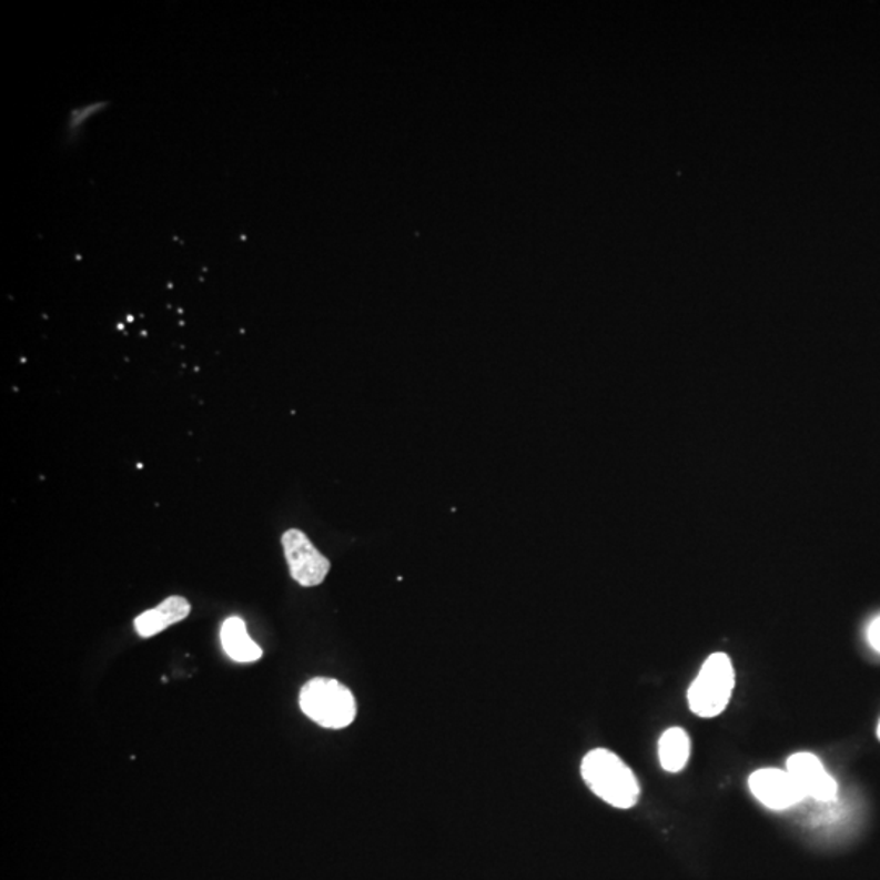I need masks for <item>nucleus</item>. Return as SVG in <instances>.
I'll return each mask as SVG.
<instances>
[{
  "instance_id": "9",
  "label": "nucleus",
  "mask_w": 880,
  "mask_h": 880,
  "mask_svg": "<svg viewBox=\"0 0 880 880\" xmlns=\"http://www.w3.org/2000/svg\"><path fill=\"white\" fill-rule=\"evenodd\" d=\"M691 742L681 727H670L659 740V760L664 770L680 773L690 760Z\"/></svg>"
},
{
  "instance_id": "4",
  "label": "nucleus",
  "mask_w": 880,
  "mask_h": 880,
  "mask_svg": "<svg viewBox=\"0 0 880 880\" xmlns=\"http://www.w3.org/2000/svg\"><path fill=\"white\" fill-rule=\"evenodd\" d=\"M281 544H283L291 577L295 583L301 584L302 587H315L320 586L328 576L332 565L313 546L311 538L304 532L299 528L284 532Z\"/></svg>"
},
{
  "instance_id": "6",
  "label": "nucleus",
  "mask_w": 880,
  "mask_h": 880,
  "mask_svg": "<svg viewBox=\"0 0 880 880\" xmlns=\"http://www.w3.org/2000/svg\"><path fill=\"white\" fill-rule=\"evenodd\" d=\"M786 771L795 778L806 798H812L819 802H831L837 799V781L816 755L809 753V751L791 755L786 763Z\"/></svg>"
},
{
  "instance_id": "3",
  "label": "nucleus",
  "mask_w": 880,
  "mask_h": 880,
  "mask_svg": "<svg viewBox=\"0 0 880 880\" xmlns=\"http://www.w3.org/2000/svg\"><path fill=\"white\" fill-rule=\"evenodd\" d=\"M734 687L732 660L727 654H711L688 688V706L699 718H716L729 705Z\"/></svg>"
},
{
  "instance_id": "7",
  "label": "nucleus",
  "mask_w": 880,
  "mask_h": 880,
  "mask_svg": "<svg viewBox=\"0 0 880 880\" xmlns=\"http://www.w3.org/2000/svg\"><path fill=\"white\" fill-rule=\"evenodd\" d=\"M191 604L184 597L172 596L165 598L159 607L151 608L139 615L134 620V629L141 638H154L159 633L165 631L176 623L190 617Z\"/></svg>"
},
{
  "instance_id": "1",
  "label": "nucleus",
  "mask_w": 880,
  "mask_h": 880,
  "mask_svg": "<svg viewBox=\"0 0 880 880\" xmlns=\"http://www.w3.org/2000/svg\"><path fill=\"white\" fill-rule=\"evenodd\" d=\"M584 781L601 801L617 809H631L639 801L641 788L628 765L614 751L596 749L584 757Z\"/></svg>"
},
{
  "instance_id": "5",
  "label": "nucleus",
  "mask_w": 880,
  "mask_h": 880,
  "mask_svg": "<svg viewBox=\"0 0 880 880\" xmlns=\"http://www.w3.org/2000/svg\"><path fill=\"white\" fill-rule=\"evenodd\" d=\"M751 795L771 810H788L806 799L795 778L786 770L761 768L749 778Z\"/></svg>"
},
{
  "instance_id": "8",
  "label": "nucleus",
  "mask_w": 880,
  "mask_h": 880,
  "mask_svg": "<svg viewBox=\"0 0 880 880\" xmlns=\"http://www.w3.org/2000/svg\"><path fill=\"white\" fill-rule=\"evenodd\" d=\"M221 641L225 654L235 662H256L263 656V650L250 638L242 618L232 617L224 621L221 629Z\"/></svg>"
},
{
  "instance_id": "10",
  "label": "nucleus",
  "mask_w": 880,
  "mask_h": 880,
  "mask_svg": "<svg viewBox=\"0 0 880 880\" xmlns=\"http://www.w3.org/2000/svg\"><path fill=\"white\" fill-rule=\"evenodd\" d=\"M868 641L876 653L880 654V617L874 618L868 628Z\"/></svg>"
},
{
  "instance_id": "2",
  "label": "nucleus",
  "mask_w": 880,
  "mask_h": 880,
  "mask_svg": "<svg viewBox=\"0 0 880 880\" xmlns=\"http://www.w3.org/2000/svg\"><path fill=\"white\" fill-rule=\"evenodd\" d=\"M299 705L308 719L325 729H344L357 715L356 698L335 678H312L302 687Z\"/></svg>"
},
{
  "instance_id": "11",
  "label": "nucleus",
  "mask_w": 880,
  "mask_h": 880,
  "mask_svg": "<svg viewBox=\"0 0 880 880\" xmlns=\"http://www.w3.org/2000/svg\"><path fill=\"white\" fill-rule=\"evenodd\" d=\"M878 737H879V740H880V722H879V726H878Z\"/></svg>"
}]
</instances>
